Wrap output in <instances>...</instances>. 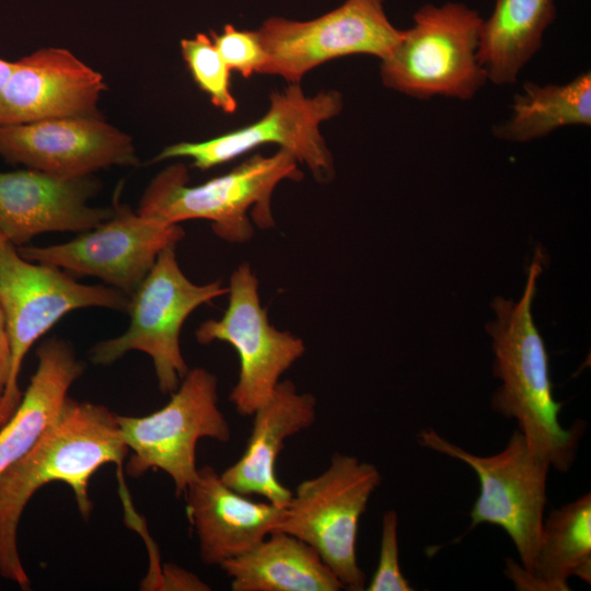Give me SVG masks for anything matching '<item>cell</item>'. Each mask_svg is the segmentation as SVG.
<instances>
[{
	"instance_id": "cell-1",
	"label": "cell",
	"mask_w": 591,
	"mask_h": 591,
	"mask_svg": "<svg viewBox=\"0 0 591 591\" xmlns=\"http://www.w3.org/2000/svg\"><path fill=\"white\" fill-rule=\"evenodd\" d=\"M128 451L116 414L103 405L67 397L34 447L0 476V576L22 590L31 587L16 535L22 513L40 487L67 484L88 519L93 510L90 479L106 464L120 466Z\"/></svg>"
},
{
	"instance_id": "cell-2",
	"label": "cell",
	"mask_w": 591,
	"mask_h": 591,
	"mask_svg": "<svg viewBox=\"0 0 591 591\" xmlns=\"http://www.w3.org/2000/svg\"><path fill=\"white\" fill-rule=\"evenodd\" d=\"M544 255L536 250L519 301L496 297L495 320L487 323L495 355L494 374L501 386L491 397V408L514 419L530 449L558 472L569 471L577 455L586 422L560 425L563 404L554 398L548 354L534 323L532 302L543 270Z\"/></svg>"
},
{
	"instance_id": "cell-3",
	"label": "cell",
	"mask_w": 591,
	"mask_h": 591,
	"mask_svg": "<svg viewBox=\"0 0 591 591\" xmlns=\"http://www.w3.org/2000/svg\"><path fill=\"white\" fill-rule=\"evenodd\" d=\"M298 164L291 153L279 149L271 155L255 154L228 173L192 186L187 166L174 163L150 182L137 212L165 223L209 220L220 239L246 243L254 234L248 211L256 227L273 228V194L282 181H301Z\"/></svg>"
},
{
	"instance_id": "cell-4",
	"label": "cell",
	"mask_w": 591,
	"mask_h": 591,
	"mask_svg": "<svg viewBox=\"0 0 591 591\" xmlns=\"http://www.w3.org/2000/svg\"><path fill=\"white\" fill-rule=\"evenodd\" d=\"M483 20L461 2L421 5L381 60L383 85L418 100L473 99L487 81L477 56Z\"/></svg>"
},
{
	"instance_id": "cell-5",
	"label": "cell",
	"mask_w": 591,
	"mask_h": 591,
	"mask_svg": "<svg viewBox=\"0 0 591 591\" xmlns=\"http://www.w3.org/2000/svg\"><path fill=\"white\" fill-rule=\"evenodd\" d=\"M381 479L372 463L334 453L321 474L302 480L292 491L285 518L274 532L291 534L312 546L343 590H366L357 536L361 515Z\"/></svg>"
},
{
	"instance_id": "cell-6",
	"label": "cell",
	"mask_w": 591,
	"mask_h": 591,
	"mask_svg": "<svg viewBox=\"0 0 591 591\" xmlns=\"http://www.w3.org/2000/svg\"><path fill=\"white\" fill-rule=\"evenodd\" d=\"M129 302L128 296L112 287L83 285L58 267L25 259L0 234V306L11 349V374L0 404V428L22 399L19 374L28 349L40 336L74 310L127 312Z\"/></svg>"
},
{
	"instance_id": "cell-7",
	"label": "cell",
	"mask_w": 591,
	"mask_h": 591,
	"mask_svg": "<svg viewBox=\"0 0 591 591\" xmlns=\"http://www.w3.org/2000/svg\"><path fill=\"white\" fill-rule=\"evenodd\" d=\"M228 294L220 280L196 285L182 271L175 246L164 248L130 296L127 331L97 343L90 350L91 362L109 366L129 351L147 354L153 363L159 390L172 394L189 368L179 344L186 318L199 306Z\"/></svg>"
},
{
	"instance_id": "cell-8",
	"label": "cell",
	"mask_w": 591,
	"mask_h": 591,
	"mask_svg": "<svg viewBox=\"0 0 591 591\" xmlns=\"http://www.w3.org/2000/svg\"><path fill=\"white\" fill-rule=\"evenodd\" d=\"M120 434L131 450L126 472L140 477L161 470L184 495L197 478L196 447L208 438L225 443L230 425L219 407L218 379L201 367L189 369L161 409L143 416L116 415Z\"/></svg>"
},
{
	"instance_id": "cell-9",
	"label": "cell",
	"mask_w": 591,
	"mask_h": 591,
	"mask_svg": "<svg viewBox=\"0 0 591 591\" xmlns=\"http://www.w3.org/2000/svg\"><path fill=\"white\" fill-rule=\"evenodd\" d=\"M421 447L466 463L479 479V496L471 510V529L497 525L510 536L522 568L530 570L540 544L546 506L549 463L536 455L515 429L506 447L480 456L448 441L432 428L418 433Z\"/></svg>"
},
{
	"instance_id": "cell-10",
	"label": "cell",
	"mask_w": 591,
	"mask_h": 591,
	"mask_svg": "<svg viewBox=\"0 0 591 591\" xmlns=\"http://www.w3.org/2000/svg\"><path fill=\"white\" fill-rule=\"evenodd\" d=\"M343 106L338 91H321L308 96L300 83H289L283 90L269 94L268 109L256 121L208 140L167 146L153 161L187 158L194 167L206 171L258 147L277 144L304 164L316 182L326 184L335 176V164L320 126L336 117Z\"/></svg>"
},
{
	"instance_id": "cell-11",
	"label": "cell",
	"mask_w": 591,
	"mask_h": 591,
	"mask_svg": "<svg viewBox=\"0 0 591 591\" xmlns=\"http://www.w3.org/2000/svg\"><path fill=\"white\" fill-rule=\"evenodd\" d=\"M256 31L267 55L260 74L279 76L289 83H300L312 69L350 55L382 60L403 35L387 18L385 0H345L308 21L273 16Z\"/></svg>"
},
{
	"instance_id": "cell-12",
	"label": "cell",
	"mask_w": 591,
	"mask_h": 591,
	"mask_svg": "<svg viewBox=\"0 0 591 591\" xmlns=\"http://www.w3.org/2000/svg\"><path fill=\"white\" fill-rule=\"evenodd\" d=\"M229 302L219 320H207L195 332L201 345L230 344L240 360L230 402L242 416H252L273 395L281 375L305 352L304 341L269 323L258 294V279L247 263L231 275Z\"/></svg>"
},
{
	"instance_id": "cell-13",
	"label": "cell",
	"mask_w": 591,
	"mask_h": 591,
	"mask_svg": "<svg viewBox=\"0 0 591 591\" xmlns=\"http://www.w3.org/2000/svg\"><path fill=\"white\" fill-rule=\"evenodd\" d=\"M185 236L177 223H165L116 205L113 216L71 241L20 246L22 257L103 280L130 298L166 247Z\"/></svg>"
},
{
	"instance_id": "cell-14",
	"label": "cell",
	"mask_w": 591,
	"mask_h": 591,
	"mask_svg": "<svg viewBox=\"0 0 591 591\" xmlns=\"http://www.w3.org/2000/svg\"><path fill=\"white\" fill-rule=\"evenodd\" d=\"M0 157L70 178L138 163L131 138L97 116L0 125Z\"/></svg>"
},
{
	"instance_id": "cell-15",
	"label": "cell",
	"mask_w": 591,
	"mask_h": 591,
	"mask_svg": "<svg viewBox=\"0 0 591 591\" xmlns=\"http://www.w3.org/2000/svg\"><path fill=\"white\" fill-rule=\"evenodd\" d=\"M96 190L91 175L70 178L33 169L0 171V234L22 246L46 232L88 231L114 213V208L88 204Z\"/></svg>"
},
{
	"instance_id": "cell-16",
	"label": "cell",
	"mask_w": 591,
	"mask_h": 591,
	"mask_svg": "<svg viewBox=\"0 0 591 591\" xmlns=\"http://www.w3.org/2000/svg\"><path fill=\"white\" fill-rule=\"evenodd\" d=\"M103 76L66 48H40L14 61L5 84L0 125L97 116Z\"/></svg>"
},
{
	"instance_id": "cell-17",
	"label": "cell",
	"mask_w": 591,
	"mask_h": 591,
	"mask_svg": "<svg viewBox=\"0 0 591 591\" xmlns=\"http://www.w3.org/2000/svg\"><path fill=\"white\" fill-rule=\"evenodd\" d=\"M184 495L206 565L220 566L248 552L274 532L286 514V507L253 501L230 488L210 465L198 467L197 478Z\"/></svg>"
},
{
	"instance_id": "cell-18",
	"label": "cell",
	"mask_w": 591,
	"mask_h": 591,
	"mask_svg": "<svg viewBox=\"0 0 591 591\" xmlns=\"http://www.w3.org/2000/svg\"><path fill=\"white\" fill-rule=\"evenodd\" d=\"M316 408L313 394L299 392L290 380L280 381L270 398L252 415L245 450L220 474L222 480L242 495L262 496L278 507H287L292 491L279 482L275 465L285 441L314 425Z\"/></svg>"
},
{
	"instance_id": "cell-19",
	"label": "cell",
	"mask_w": 591,
	"mask_h": 591,
	"mask_svg": "<svg viewBox=\"0 0 591 591\" xmlns=\"http://www.w3.org/2000/svg\"><path fill=\"white\" fill-rule=\"evenodd\" d=\"M37 368L11 418L0 428V476L22 459L58 417L83 366L60 338L43 341Z\"/></svg>"
},
{
	"instance_id": "cell-20",
	"label": "cell",
	"mask_w": 591,
	"mask_h": 591,
	"mask_svg": "<svg viewBox=\"0 0 591 591\" xmlns=\"http://www.w3.org/2000/svg\"><path fill=\"white\" fill-rule=\"evenodd\" d=\"M507 576L519 590L567 591L568 579L591 580V495L554 509L543 521L530 570L507 559Z\"/></svg>"
},
{
	"instance_id": "cell-21",
	"label": "cell",
	"mask_w": 591,
	"mask_h": 591,
	"mask_svg": "<svg viewBox=\"0 0 591 591\" xmlns=\"http://www.w3.org/2000/svg\"><path fill=\"white\" fill-rule=\"evenodd\" d=\"M219 567L233 591L343 590L318 553L285 532H271L255 547Z\"/></svg>"
},
{
	"instance_id": "cell-22",
	"label": "cell",
	"mask_w": 591,
	"mask_h": 591,
	"mask_svg": "<svg viewBox=\"0 0 591 591\" xmlns=\"http://www.w3.org/2000/svg\"><path fill=\"white\" fill-rule=\"evenodd\" d=\"M556 18L555 0H495L479 30L478 60L487 81L513 84Z\"/></svg>"
},
{
	"instance_id": "cell-23",
	"label": "cell",
	"mask_w": 591,
	"mask_h": 591,
	"mask_svg": "<svg viewBox=\"0 0 591 591\" xmlns=\"http://www.w3.org/2000/svg\"><path fill=\"white\" fill-rule=\"evenodd\" d=\"M507 120L493 135L510 142H528L568 126H591V73L561 84L524 82L511 103Z\"/></svg>"
},
{
	"instance_id": "cell-24",
	"label": "cell",
	"mask_w": 591,
	"mask_h": 591,
	"mask_svg": "<svg viewBox=\"0 0 591 591\" xmlns=\"http://www.w3.org/2000/svg\"><path fill=\"white\" fill-rule=\"evenodd\" d=\"M181 53L199 89L227 114L236 112L237 102L230 88V73L210 36L198 33L181 40Z\"/></svg>"
},
{
	"instance_id": "cell-25",
	"label": "cell",
	"mask_w": 591,
	"mask_h": 591,
	"mask_svg": "<svg viewBox=\"0 0 591 591\" xmlns=\"http://www.w3.org/2000/svg\"><path fill=\"white\" fill-rule=\"evenodd\" d=\"M210 37L231 71H236L243 78L262 73L267 55L257 31L240 30L227 24L221 33L210 32Z\"/></svg>"
},
{
	"instance_id": "cell-26",
	"label": "cell",
	"mask_w": 591,
	"mask_h": 591,
	"mask_svg": "<svg viewBox=\"0 0 591 591\" xmlns=\"http://www.w3.org/2000/svg\"><path fill=\"white\" fill-rule=\"evenodd\" d=\"M398 518L395 510H387L382 518L379 563L366 590L368 591H412L403 575L398 559Z\"/></svg>"
},
{
	"instance_id": "cell-27",
	"label": "cell",
	"mask_w": 591,
	"mask_h": 591,
	"mask_svg": "<svg viewBox=\"0 0 591 591\" xmlns=\"http://www.w3.org/2000/svg\"><path fill=\"white\" fill-rule=\"evenodd\" d=\"M159 587L164 590H210L198 577L174 565L164 567Z\"/></svg>"
},
{
	"instance_id": "cell-28",
	"label": "cell",
	"mask_w": 591,
	"mask_h": 591,
	"mask_svg": "<svg viewBox=\"0 0 591 591\" xmlns=\"http://www.w3.org/2000/svg\"><path fill=\"white\" fill-rule=\"evenodd\" d=\"M11 374V349L4 316L0 306V404L7 391Z\"/></svg>"
},
{
	"instance_id": "cell-29",
	"label": "cell",
	"mask_w": 591,
	"mask_h": 591,
	"mask_svg": "<svg viewBox=\"0 0 591 591\" xmlns=\"http://www.w3.org/2000/svg\"><path fill=\"white\" fill-rule=\"evenodd\" d=\"M14 61H8L0 58V112L2 104V96L8 79L13 70Z\"/></svg>"
}]
</instances>
